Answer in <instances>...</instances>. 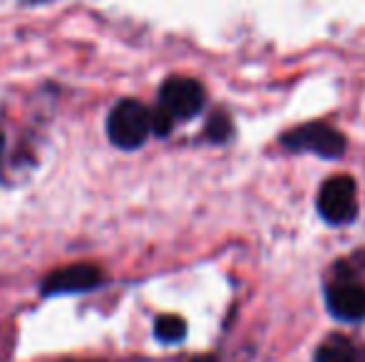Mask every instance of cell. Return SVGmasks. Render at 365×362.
<instances>
[{
  "label": "cell",
  "instance_id": "obj_7",
  "mask_svg": "<svg viewBox=\"0 0 365 362\" xmlns=\"http://www.w3.org/2000/svg\"><path fill=\"white\" fill-rule=\"evenodd\" d=\"M313 362H365V343L348 335H328L318 345Z\"/></svg>",
  "mask_w": 365,
  "mask_h": 362
},
{
  "label": "cell",
  "instance_id": "obj_5",
  "mask_svg": "<svg viewBox=\"0 0 365 362\" xmlns=\"http://www.w3.org/2000/svg\"><path fill=\"white\" fill-rule=\"evenodd\" d=\"M326 308L336 320L358 325L365 320V285L351 275H338L326 288Z\"/></svg>",
  "mask_w": 365,
  "mask_h": 362
},
{
  "label": "cell",
  "instance_id": "obj_11",
  "mask_svg": "<svg viewBox=\"0 0 365 362\" xmlns=\"http://www.w3.org/2000/svg\"><path fill=\"white\" fill-rule=\"evenodd\" d=\"M20 5H48V3H55V0H18Z\"/></svg>",
  "mask_w": 365,
  "mask_h": 362
},
{
  "label": "cell",
  "instance_id": "obj_13",
  "mask_svg": "<svg viewBox=\"0 0 365 362\" xmlns=\"http://www.w3.org/2000/svg\"><path fill=\"white\" fill-rule=\"evenodd\" d=\"M92 362H97V360H92Z\"/></svg>",
  "mask_w": 365,
  "mask_h": 362
},
{
  "label": "cell",
  "instance_id": "obj_2",
  "mask_svg": "<svg viewBox=\"0 0 365 362\" xmlns=\"http://www.w3.org/2000/svg\"><path fill=\"white\" fill-rule=\"evenodd\" d=\"M279 142L293 154H316L321 159H341L348 149L346 137L326 122H308V124L293 127L281 134Z\"/></svg>",
  "mask_w": 365,
  "mask_h": 362
},
{
  "label": "cell",
  "instance_id": "obj_9",
  "mask_svg": "<svg viewBox=\"0 0 365 362\" xmlns=\"http://www.w3.org/2000/svg\"><path fill=\"white\" fill-rule=\"evenodd\" d=\"M231 134H234L231 119L224 112H214V115L209 117L207 127H204V139L212 142V144H226V142L231 139Z\"/></svg>",
  "mask_w": 365,
  "mask_h": 362
},
{
  "label": "cell",
  "instance_id": "obj_4",
  "mask_svg": "<svg viewBox=\"0 0 365 362\" xmlns=\"http://www.w3.org/2000/svg\"><path fill=\"white\" fill-rule=\"evenodd\" d=\"M316 208L328 226H348L358 216V186L348 174L331 176L318 191Z\"/></svg>",
  "mask_w": 365,
  "mask_h": 362
},
{
  "label": "cell",
  "instance_id": "obj_6",
  "mask_svg": "<svg viewBox=\"0 0 365 362\" xmlns=\"http://www.w3.org/2000/svg\"><path fill=\"white\" fill-rule=\"evenodd\" d=\"M102 283V271L92 263H73V266L58 268L43 280V295H68L87 293Z\"/></svg>",
  "mask_w": 365,
  "mask_h": 362
},
{
  "label": "cell",
  "instance_id": "obj_10",
  "mask_svg": "<svg viewBox=\"0 0 365 362\" xmlns=\"http://www.w3.org/2000/svg\"><path fill=\"white\" fill-rule=\"evenodd\" d=\"M172 129H174V122L169 119V117L164 115L159 107H157V110H152V134H157V137H162V139H164V137H169V132H172Z\"/></svg>",
  "mask_w": 365,
  "mask_h": 362
},
{
  "label": "cell",
  "instance_id": "obj_1",
  "mask_svg": "<svg viewBox=\"0 0 365 362\" xmlns=\"http://www.w3.org/2000/svg\"><path fill=\"white\" fill-rule=\"evenodd\" d=\"M152 134V110L137 100H122L107 115V137L117 149L135 151Z\"/></svg>",
  "mask_w": 365,
  "mask_h": 362
},
{
  "label": "cell",
  "instance_id": "obj_12",
  "mask_svg": "<svg viewBox=\"0 0 365 362\" xmlns=\"http://www.w3.org/2000/svg\"><path fill=\"white\" fill-rule=\"evenodd\" d=\"M3 151H5V134L0 132V164H3Z\"/></svg>",
  "mask_w": 365,
  "mask_h": 362
},
{
  "label": "cell",
  "instance_id": "obj_3",
  "mask_svg": "<svg viewBox=\"0 0 365 362\" xmlns=\"http://www.w3.org/2000/svg\"><path fill=\"white\" fill-rule=\"evenodd\" d=\"M159 110L177 124V122H189L194 117L202 115V110L207 107V92H204L202 82H197L194 78H174L164 80V85L159 87Z\"/></svg>",
  "mask_w": 365,
  "mask_h": 362
},
{
  "label": "cell",
  "instance_id": "obj_8",
  "mask_svg": "<svg viewBox=\"0 0 365 362\" xmlns=\"http://www.w3.org/2000/svg\"><path fill=\"white\" fill-rule=\"evenodd\" d=\"M154 338L164 345H177L187 338V323L179 315H162L154 323Z\"/></svg>",
  "mask_w": 365,
  "mask_h": 362
}]
</instances>
